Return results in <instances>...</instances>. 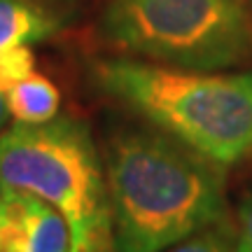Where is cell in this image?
I'll list each match as a JSON object with an SVG mask.
<instances>
[{"instance_id": "6da1fadb", "label": "cell", "mask_w": 252, "mask_h": 252, "mask_svg": "<svg viewBox=\"0 0 252 252\" xmlns=\"http://www.w3.org/2000/svg\"><path fill=\"white\" fill-rule=\"evenodd\" d=\"M112 252H163L226 217L224 166L154 126L108 135Z\"/></svg>"}, {"instance_id": "7a4b0ae2", "label": "cell", "mask_w": 252, "mask_h": 252, "mask_svg": "<svg viewBox=\"0 0 252 252\" xmlns=\"http://www.w3.org/2000/svg\"><path fill=\"white\" fill-rule=\"evenodd\" d=\"M110 98L224 168L252 159V72L187 70L138 59L94 63Z\"/></svg>"}, {"instance_id": "3957f363", "label": "cell", "mask_w": 252, "mask_h": 252, "mask_svg": "<svg viewBox=\"0 0 252 252\" xmlns=\"http://www.w3.org/2000/svg\"><path fill=\"white\" fill-rule=\"evenodd\" d=\"M0 185L54 206L70 229V252H112L105 161L82 119L56 115L42 124L2 128Z\"/></svg>"}, {"instance_id": "277c9868", "label": "cell", "mask_w": 252, "mask_h": 252, "mask_svg": "<svg viewBox=\"0 0 252 252\" xmlns=\"http://www.w3.org/2000/svg\"><path fill=\"white\" fill-rule=\"evenodd\" d=\"M100 33L126 54L187 70H226L252 56L245 0H108Z\"/></svg>"}, {"instance_id": "5b68a950", "label": "cell", "mask_w": 252, "mask_h": 252, "mask_svg": "<svg viewBox=\"0 0 252 252\" xmlns=\"http://www.w3.org/2000/svg\"><path fill=\"white\" fill-rule=\"evenodd\" d=\"M0 252H70V229L54 206L0 185Z\"/></svg>"}, {"instance_id": "8992f818", "label": "cell", "mask_w": 252, "mask_h": 252, "mask_svg": "<svg viewBox=\"0 0 252 252\" xmlns=\"http://www.w3.org/2000/svg\"><path fill=\"white\" fill-rule=\"evenodd\" d=\"M5 103H7L9 117L14 122L42 124L59 115L61 91L56 89V84L49 77L31 72L28 77L5 91Z\"/></svg>"}, {"instance_id": "52a82bcc", "label": "cell", "mask_w": 252, "mask_h": 252, "mask_svg": "<svg viewBox=\"0 0 252 252\" xmlns=\"http://www.w3.org/2000/svg\"><path fill=\"white\" fill-rule=\"evenodd\" d=\"M56 31V21L31 0H0V49L42 42Z\"/></svg>"}, {"instance_id": "ba28073f", "label": "cell", "mask_w": 252, "mask_h": 252, "mask_svg": "<svg viewBox=\"0 0 252 252\" xmlns=\"http://www.w3.org/2000/svg\"><path fill=\"white\" fill-rule=\"evenodd\" d=\"M163 252H236V222L226 215Z\"/></svg>"}, {"instance_id": "9c48e42d", "label": "cell", "mask_w": 252, "mask_h": 252, "mask_svg": "<svg viewBox=\"0 0 252 252\" xmlns=\"http://www.w3.org/2000/svg\"><path fill=\"white\" fill-rule=\"evenodd\" d=\"M35 72V56L28 45H17L0 49V91L5 94L17 82Z\"/></svg>"}, {"instance_id": "30bf717a", "label": "cell", "mask_w": 252, "mask_h": 252, "mask_svg": "<svg viewBox=\"0 0 252 252\" xmlns=\"http://www.w3.org/2000/svg\"><path fill=\"white\" fill-rule=\"evenodd\" d=\"M236 252H252V194L243 201L236 220Z\"/></svg>"}, {"instance_id": "8fae6325", "label": "cell", "mask_w": 252, "mask_h": 252, "mask_svg": "<svg viewBox=\"0 0 252 252\" xmlns=\"http://www.w3.org/2000/svg\"><path fill=\"white\" fill-rule=\"evenodd\" d=\"M9 112H7V103H5V94L0 91V131L5 128V122H7Z\"/></svg>"}, {"instance_id": "7c38bea8", "label": "cell", "mask_w": 252, "mask_h": 252, "mask_svg": "<svg viewBox=\"0 0 252 252\" xmlns=\"http://www.w3.org/2000/svg\"><path fill=\"white\" fill-rule=\"evenodd\" d=\"M248 2V9H250V14H252V0H245Z\"/></svg>"}]
</instances>
